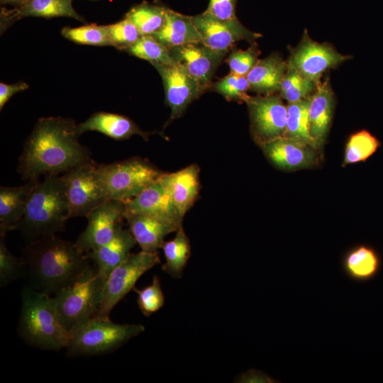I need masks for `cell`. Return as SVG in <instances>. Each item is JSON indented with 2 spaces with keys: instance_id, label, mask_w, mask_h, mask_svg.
<instances>
[{
  "instance_id": "obj_4",
  "label": "cell",
  "mask_w": 383,
  "mask_h": 383,
  "mask_svg": "<svg viewBox=\"0 0 383 383\" xmlns=\"http://www.w3.org/2000/svg\"><path fill=\"white\" fill-rule=\"evenodd\" d=\"M18 331L32 347L58 350L67 347L70 333L63 326L52 296L29 286L23 288Z\"/></svg>"
},
{
  "instance_id": "obj_1",
  "label": "cell",
  "mask_w": 383,
  "mask_h": 383,
  "mask_svg": "<svg viewBox=\"0 0 383 383\" xmlns=\"http://www.w3.org/2000/svg\"><path fill=\"white\" fill-rule=\"evenodd\" d=\"M78 136L71 118H39L25 143L17 172L23 179L38 180L41 175L63 174L91 160L90 150Z\"/></svg>"
},
{
  "instance_id": "obj_23",
  "label": "cell",
  "mask_w": 383,
  "mask_h": 383,
  "mask_svg": "<svg viewBox=\"0 0 383 383\" xmlns=\"http://www.w3.org/2000/svg\"><path fill=\"white\" fill-rule=\"evenodd\" d=\"M382 259L372 247L360 244L351 248L341 260L345 274L355 282H366L374 279L379 272Z\"/></svg>"
},
{
  "instance_id": "obj_29",
  "label": "cell",
  "mask_w": 383,
  "mask_h": 383,
  "mask_svg": "<svg viewBox=\"0 0 383 383\" xmlns=\"http://www.w3.org/2000/svg\"><path fill=\"white\" fill-rule=\"evenodd\" d=\"M311 96L287 106V116L284 137L296 140L318 149L310 135L309 110Z\"/></svg>"
},
{
  "instance_id": "obj_43",
  "label": "cell",
  "mask_w": 383,
  "mask_h": 383,
  "mask_svg": "<svg viewBox=\"0 0 383 383\" xmlns=\"http://www.w3.org/2000/svg\"><path fill=\"white\" fill-rule=\"evenodd\" d=\"M304 78V77H303L296 70L287 67L285 74L282 80L279 92L290 89L291 87L299 83L300 81H301Z\"/></svg>"
},
{
  "instance_id": "obj_28",
  "label": "cell",
  "mask_w": 383,
  "mask_h": 383,
  "mask_svg": "<svg viewBox=\"0 0 383 383\" xmlns=\"http://www.w3.org/2000/svg\"><path fill=\"white\" fill-rule=\"evenodd\" d=\"M165 257L162 270L174 279H181L191 256V245L184 228L180 226L174 238L161 245Z\"/></svg>"
},
{
  "instance_id": "obj_15",
  "label": "cell",
  "mask_w": 383,
  "mask_h": 383,
  "mask_svg": "<svg viewBox=\"0 0 383 383\" xmlns=\"http://www.w3.org/2000/svg\"><path fill=\"white\" fill-rule=\"evenodd\" d=\"M163 82L166 101L171 109V118L181 116L187 107L204 90L199 84L179 65L152 64Z\"/></svg>"
},
{
  "instance_id": "obj_21",
  "label": "cell",
  "mask_w": 383,
  "mask_h": 383,
  "mask_svg": "<svg viewBox=\"0 0 383 383\" xmlns=\"http://www.w3.org/2000/svg\"><path fill=\"white\" fill-rule=\"evenodd\" d=\"M333 105V92L327 79L317 84L309 110L310 135L318 148L323 145L329 131Z\"/></svg>"
},
{
  "instance_id": "obj_30",
  "label": "cell",
  "mask_w": 383,
  "mask_h": 383,
  "mask_svg": "<svg viewBox=\"0 0 383 383\" xmlns=\"http://www.w3.org/2000/svg\"><path fill=\"white\" fill-rule=\"evenodd\" d=\"M167 8L143 2L133 7L126 15L142 35H152L163 26Z\"/></svg>"
},
{
  "instance_id": "obj_9",
  "label": "cell",
  "mask_w": 383,
  "mask_h": 383,
  "mask_svg": "<svg viewBox=\"0 0 383 383\" xmlns=\"http://www.w3.org/2000/svg\"><path fill=\"white\" fill-rule=\"evenodd\" d=\"M160 263L157 252L141 250L131 253L106 277L101 301L95 316L109 317L115 306L135 287L142 275Z\"/></svg>"
},
{
  "instance_id": "obj_12",
  "label": "cell",
  "mask_w": 383,
  "mask_h": 383,
  "mask_svg": "<svg viewBox=\"0 0 383 383\" xmlns=\"http://www.w3.org/2000/svg\"><path fill=\"white\" fill-rule=\"evenodd\" d=\"M125 203L109 199L92 210L87 216V225L75 242L83 253L94 250L108 243L123 226Z\"/></svg>"
},
{
  "instance_id": "obj_11",
  "label": "cell",
  "mask_w": 383,
  "mask_h": 383,
  "mask_svg": "<svg viewBox=\"0 0 383 383\" xmlns=\"http://www.w3.org/2000/svg\"><path fill=\"white\" fill-rule=\"evenodd\" d=\"M349 58L350 56L339 53L328 43L313 40L305 31L300 43L292 52L287 67L318 84L326 70Z\"/></svg>"
},
{
  "instance_id": "obj_32",
  "label": "cell",
  "mask_w": 383,
  "mask_h": 383,
  "mask_svg": "<svg viewBox=\"0 0 383 383\" xmlns=\"http://www.w3.org/2000/svg\"><path fill=\"white\" fill-rule=\"evenodd\" d=\"M129 54L149 61L152 64H174L170 49L152 35H142L133 45L126 50Z\"/></svg>"
},
{
  "instance_id": "obj_7",
  "label": "cell",
  "mask_w": 383,
  "mask_h": 383,
  "mask_svg": "<svg viewBox=\"0 0 383 383\" xmlns=\"http://www.w3.org/2000/svg\"><path fill=\"white\" fill-rule=\"evenodd\" d=\"M98 171L108 200L123 202L137 196L163 174L148 161L139 157L99 164Z\"/></svg>"
},
{
  "instance_id": "obj_13",
  "label": "cell",
  "mask_w": 383,
  "mask_h": 383,
  "mask_svg": "<svg viewBox=\"0 0 383 383\" xmlns=\"http://www.w3.org/2000/svg\"><path fill=\"white\" fill-rule=\"evenodd\" d=\"M174 62L194 78L204 91L227 51L214 50L203 43H191L170 49Z\"/></svg>"
},
{
  "instance_id": "obj_18",
  "label": "cell",
  "mask_w": 383,
  "mask_h": 383,
  "mask_svg": "<svg viewBox=\"0 0 383 383\" xmlns=\"http://www.w3.org/2000/svg\"><path fill=\"white\" fill-rule=\"evenodd\" d=\"M125 219L141 250L148 252H157L165 236L176 232L180 227L148 214H130L126 216Z\"/></svg>"
},
{
  "instance_id": "obj_39",
  "label": "cell",
  "mask_w": 383,
  "mask_h": 383,
  "mask_svg": "<svg viewBox=\"0 0 383 383\" xmlns=\"http://www.w3.org/2000/svg\"><path fill=\"white\" fill-rule=\"evenodd\" d=\"M316 83L304 78L290 89L279 92V96L288 103H294L310 96V94L316 90Z\"/></svg>"
},
{
  "instance_id": "obj_25",
  "label": "cell",
  "mask_w": 383,
  "mask_h": 383,
  "mask_svg": "<svg viewBox=\"0 0 383 383\" xmlns=\"http://www.w3.org/2000/svg\"><path fill=\"white\" fill-rule=\"evenodd\" d=\"M1 28L23 17H69L84 22L72 6V0H28L17 9L3 13Z\"/></svg>"
},
{
  "instance_id": "obj_14",
  "label": "cell",
  "mask_w": 383,
  "mask_h": 383,
  "mask_svg": "<svg viewBox=\"0 0 383 383\" xmlns=\"http://www.w3.org/2000/svg\"><path fill=\"white\" fill-rule=\"evenodd\" d=\"M192 20L203 43L214 50L228 51L240 40L254 43L260 37L259 33L247 29L237 18L221 20L205 11L192 16Z\"/></svg>"
},
{
  "instance_id": "obj_10",
  "label": "cell",
  "mask_w": 383,
  "mask_h": 383,
  "mask_svg": "<svg viewBox=\"0 0 383 383\" xmlns=\"http://www.w3.org/2000/svg\"><path fill=\"white\" fill-rule=\"evenodd\" d=\"M280 96L275 94L246 95L250 126L255 140L261 146L284 135L287 110Z\"/></svg>"
},
{
  "instance_id": "obj_2",
  "label": "cell",
  "mask_w": 383,
  "mask_h": 383,
  "mask_svg": "<svg viewBox=\"0 0 383 383\" xmlns=\"http://www.w3.org/2000/svg\"><path fill=\"white\" fill-rule=\"evenodd\" d=\"M21 253L28 286L50 296L73 284L91 267L75 243L55 234L28 243Z\"/></svg>"
},
{
  "instance_id": "obj_44",
  "label": "cell",
  "mask_w": 383,
  "mask_h": 383,
  "mask_svg": "<svg viewBox=\"0 0 383 383\" xmlns=\"http://www.w3.org/2000/svg\"><path fill=\"white\" fill-rule=\"evenodd\" d=\"M1 4H9L20 6L28 0H0Z\"/></svg>"
},
{
  "instance_id": "obj_35",
  "label": "cell",
  "mask_w": 383,
  "mask_h": 383,
  "mask_svg": "<svg viewBox=\"0 0 383 383\" xmlns=\"http://www.w3.org/2000/svg\"><path fill=\"white\" fill-rule=\"evenodd\" d=\"M133 290L138 295V306L144 316H150L163 307L165 296L158 276L153 277L150 285L140 289L134 287Z\"/></svg>"
},
{
  "instance_id": "obj_5",
  "label": "cell",
  "mask_w": 383,
  "mask_h": 383,
  "mask_svg": "<svg viewBox=\"0 0 383 383\" xmlns=\"http://www.w3.org/2000/svg\"><path fill=\"white\" fill-rule=\"evenodd\" d=\"M141 324H120L109 317L94 316L70 333L65 348L70 357L112 352L145 331Z\"/></svg>"
},
{
  "instance_id": "obj_16",
  "label": "cell",
  "mask_w": 383,
  "mask_h": 383,
  "mask_svg": "<svg viewBox=\"0 0 383 383\" xmlns=\"http://www.w3.org/2000/svg\"><path fill=\"white\" fill-rule=\"evenodd\" d=\"M124 203V218L130 214H148L177 226H182L183 218L179 213L169 191L159 180Z\"/></svg>"
},
{
  "instance_id": "obj_40",
  "label": "cell",
  "mask_w": 383,
  "mask_h": 383,
  "mask_svg": "<svg viewBox=\"0 0 383 383\" xmlns=\"http://www.w3.org/2000/svg\"><path fill=\"white\" fill-rule=\"evenodd\" d=\"M237 0H210L206 12L221 20L237 18L235 6Z\"/></svg>"
},
{
  "instance_id": "obj_22",
  "label": "cell",
  "mask_w": 383,
  "mask_h": 383,
  "mask_svg": "<svg viewBox=\"0 0 383 383\" xmlns=\"http://www.w3.org/2000/svg\"><path fill=\"white\" fill-rule=\"evenodd\" d=\"M86 131H97L115 140H125L138 135L147 140L149 135L129 118L107 112L95 113L77 125L79 135Z\"/></svg>"
},
{
  "instance_id": "obj_41",
  "label": "cell",
  "mask_w": 383,
  "mask_h": 383,
  "mask_svg": "<svg viewBox=\"0 0 383 383\" xmlns=\"http://www.w3.org/2000/svg\"><path fill=\"white\" fill-rule=\"evenodd\" d=\"M29 87L24 82H18L12 84L0 83V110L1 111L5 104L15 94L24 91Z\"/></svg>"
},
{
  "instance_id": "obj_19",
  "label": "cell",
  "mask_w": 383,
  "mask_h": 383,
  "mask_svg": "<svg viewBox=\"0 0 383 383\" xmlns=\"http://www.w3.org/2000/svg\"><path fill=\"white\" fill-rule=\"evenodd\" d=\"M199 174V167L196 165H192L176 172L163 173L158 179L169 191L182 218L198 196Z\"/></svg>"
},
{
  "instance_id": "obj_31",
  "label": "cell",
  "mask_w": 383,
  "mask_h": 383,
  "mask_svg": "<svg viewBox=\"0 0 383 383\" xmlns=\"http://www.w3.org/2000/svg\"><path fill=\"white\" fill-rule=\"evenodd\" d=\"M380 145L379 140L366 130L353 134L346 144L343 166L365 161Z\"/></svg>"
},
{
  "instance_id": "obj_38",
  "label": "cell",
  "mask_w": 383,
  "mask_h": 383,
  "mask_svg": "<svg viewBox=\"0 0 383 383\" xmlns=\"http://www.w3.org/2000/svg\"><path fill=\"white\" fill-rule=\"evenodd\" d=\"M259 55L260 51L255 43L245 50H233L226 60L231 72L246 76L258 61Z\"/></svg>"
},
{
  "instance_id": "obj_24",
  "label": "cell",
  "mask_w": 383,
  "mask_h": 383,
  "mask_svg": "<svg viewBox=\"0 0 383 383\" xmlns=\"http://www.w3.org/2000/svg\"><path fill=\"white\" fill-rule=\"evenodd\" d=\"M169 49L191 43H203L192 16L167 9L162 27L152 35Z\"/></svg>"
},
{
  "instance_id": "obj_27",
  "label": "cell",
  "mask_w": 383,
  "mask_h": 383,
  "mask_svg": "<svg viewBox=\"0 0 383 383\" xmlns=\"http://www.w3.org/2000/svg\"><path fill=\"white\" fill-rule=\"evenodd\" d=\"M287 68V62L277 54L258 60L246 75L250 89L262 95L279 91Z\"/></svg>"
},
{
  "instance_id": "obj_37",
  "label": "cell",
  "mask_w": 383,
  "mask_h": 383,
  "mask_svg": "<svg viewBox=\"0 0 383 383\" xmlns=\"http://www.w3.org/2000/svg\"><path fill=\"white\" fill-rule=\"evenodd\" d=\"M250 84L246 76L230 72L213 85V89L228 100H242L247 95Z\"/></svg>"
},
{
  "instance_id": "obj_36",
  "label": "cell",
  "mask_w": 383,
  "mask_h": 383,
  "mask_svg": "<svg viewBox=\"0 0 383 383\" xmlns=\"http://www.w3.org/2000/svg\"><path fill=\"white\" fill-rule=\"evenodd\" d=\"M106 26L111 46L118 49L126 50L142 36L136 26L126 18Z\"/></svg>"
},
{
  "instance_id": "obj_34",
  "label": "cell",
  "mask_w": 383,
  "mask_h": 383,
  "mask_svg": "<svg viewBox=\"0 0 383 383\" xmlns=\"http://www.w3.org/2000/svg\"><path fill=\"white\" fill-rule=\"evenodd\" d=\"M6 232L0 231V285L5 287L26 274L22 257H14L5 244Z\"/></svg>"
},
{
  "instance_id": "obj_42",
  "label": "cell",
  "mask_w": 383,
  "mask_h": 383,
  "mask_svg": "<svg viewBox=\"0 0 383 383\" xmlns=\"http://www.w3.org/2000/svg\"><path fill=\"white\" fill-rule=\"evenodd\" d=\"M236 382H272L267 374L257 370H249L240 374L235 379Z\"/></svg>"
},
{
  "instance_id": "obj_8",
  "label": "cell",
  "mask_w": 383,
  "mask_h": 383,
  "mask_svg": "<svg viewBox=\"0 0 383 383\" xmlns=\"http://www.w3.org/2000/svg\"><path fill=\"white\" fill-rule=\"evenodd\" d=\"M98 165L93 160L77 165L62 175L68 204V218L87 217L89 213L108 200Z\"/></svg>"
},
{
  "instance_id": "obj_17",
  "label": "cell",
  "mask_w": 383,
  "mask_h": 383,
  "mask_svg": "<svg viewBox=\"0 0 383 383\" xmlns=\"http://www.w3.org/2000/svg\"><path fill=\"white\" fill-rule=\"evenodd\" d=\"M261 147L271 162L282 170H299L317 163V149L296 140L282 136Z\"/></svg>"
},
{
  "instance_id": "obj_6",
  "label": "cell",
  "mask_w": 383,
  "mask_h": 383,
  "mask_svg": "<svg viewBox=\"0 0 383 383\" xmlns=\"http://www.w3.org/2000/svg\"><path fill=\"white\" fill-rule=\"evenodd\" d=\"M105 280L96 267L91 266L73 284L52 296L60 319L69 333L95 316Z\"/></svg>"
},
{
  "instance_id": "obj_20",
  "label": "cell",
  "mask_w": 383,
  "mask_h": 383,
  "mask_svg": "<svg viewBox=\"0 0 383 383\" xmlns=\"http://www.w3.org/2000/svg\"><path fill=\"white\" fill-rule=\"evenodd\" d=\"M136 243L131 231L123 229L121 226L111 241L86 255L94 263L98 273L106 279L109 273L128 257Z\"/></svg>"
},
{
  "instance_id": "obj_33",
  "label": "cell",
  "mask_w": 383,
  "mask_h": 383,
  "mask_svg": "<svg viewBox=\"0 0 383 383\" xmlns=\"http://www.w3.org/2000/svg\"><path fill=\"white\" fill-rule=\"evenodd\" d=\"M61 33L64 38L77 44L111 45L106 26L89 24L77 28L65 27Z\"/></svg>"
},
{
  "instance_id": "obj_3",
  "label": "cell",
  "mask_w": 383,
  "mask_h": 383,
  "mask_svg": "<svg viewBox=\"0 0 383 383\" xmlns=\"http://www.w3.org/2000/svg\"><path fill=\"white\" fill-rule=\"evenodd\" d=\"M68 204L62 175H45L32 189L25 213L15 227L28 243L65 229Z\"/></svg>"
},
{
  "instance_id": "obj_26",
  "label": "cell",
  "mask_w": 383,
  "mask_h": 383,
  "mask_svg": "<svg viewBox=\"0 0 383 383\" xmlns=\"http://www.w3.org/2000/svg\"><path fill=\"white\" fill-rule=\"evenodd\" d=\"M38 181H28L18 187H1L0 231L15 230L25 213L29 195Z\"/></svg>"
}]
</instances>
